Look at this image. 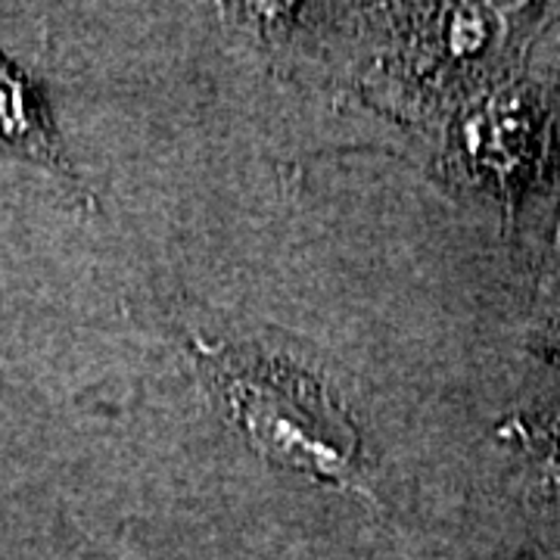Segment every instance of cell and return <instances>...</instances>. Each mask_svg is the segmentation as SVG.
I'll list each match as a JSON object with an SVG mask.
<instances>
[{
	"label": "cell",
	"instance_id": "cell-1",
	"mask_svg": "<svg viewBox=\"0 0 560 560\" xmlns=\"http://www.w3.org/2000/svg\"><path fill=\"white\" fill-rule=\"evenodd\" d=\"M194 352L221 415L256 455L315 482L368 489L359 430L308 371L234 346L194 342Z\"/></svg>",
	"mask_w": 560,
	"mask_h": 560
},
{
	"label": "cell",
	"instance_id": "cell-3",
	"mask_svg": "<svg viewBox=\"0 0 560 560\" xmlns=\"http://www.w3.org/2000/svg\"><path fill=\"white\" fill-rule=\"evenodd\" d=\"M558 480H560V455H558Z\"/></svg>",
	"mask_w": 560,
	"mask_h": 560
},
{
	"label": "cell",
	"instance_id": "cell-2",
	"mask_svg": "<svg viewBox=\"0 0 560 560\" xmlns=\"http://www.w3.org/2000/svg\"><path fill=\"white\" fill-rule=\"evenodd\" d=\"M0 153L47 165L72 178L60 147V135L47 116V106L35 84L22 75L10 60L0 57Z\"/></svg>",
	"mask_w": 560,
	"mask_h": 560
}]
</instances>
